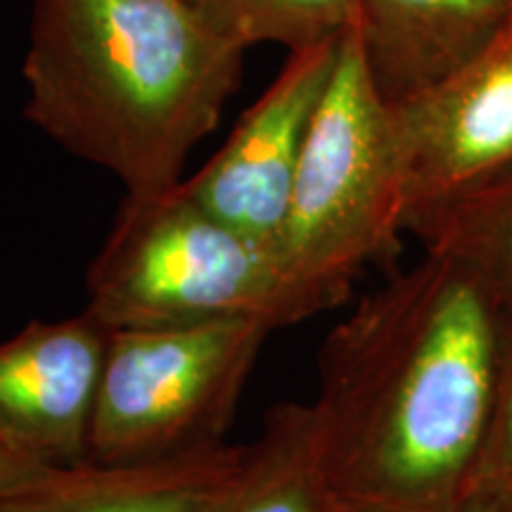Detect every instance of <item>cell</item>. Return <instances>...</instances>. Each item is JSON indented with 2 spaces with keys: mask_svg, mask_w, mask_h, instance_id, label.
<instances>
[{
  "mask_svg": "<svg viewBox=\"0 0 512 512\" xmlns=\"http://www.w3.org/2000/svg\"><path fill=\"white\" fill-rule=\"evenodd\" d=\"M508 318L451 256L366 294L318 354L330 512H458L479 491Z\"/></svg>",
  "mask_w": 512,
  "mask_h": 512,
  "instance_id": "obj_1",
  "label": "cell"
},
{
  "mask_svg": "<svg viewBox=\"0 0 512 512\" xmlns=\"http://www.w3.org/2000/svg\"><path fill=\"white\" fill-rule=\"evenodd\" d=\"M245 53L188 0H34L24 117L126 192L174 188Z\"/></svg>",
  "mask_w": 512,
  "mask_h": 512,
  "instance_id": "obj_2",
  "label": "cell"
},
{
  "mask_svg": "<svg viewBox=\"0 0 512 512\" xmlns=\"http://www.w3.org/2000/svg\"><path fill=\"white\" fill-rule=\"evenodd\" d=\"M403 233L392 107L351 27L306 131L280 259L313 318L347 302L368 266L392 264Z\"/></svg>",
  "mask_w": 512,
  "mask_h": 512,
  "instance_id": "obj_3",
  "label": "cell"
},
{
  "mask_svg": "<svg viewBox=\"0 0 512 512\" xmlns=\"http://www.w3.org/2000/svg\"><path fill=\"white\" fill-rule=\"evenodd\" d=\"M86 292L83 311L105 330L254 318L275 332L311 318L278 249L209 214L183 181L126 192Z\"/></svg>",
  "mask_w": 512,
  "mask_h": 512,
  "instance_id": "obj_4",
  "label": "cell"
},
{
  "mask_svg": "<svg viewBox=\"0 0 512 512\" xmlns=\"http://www.w3.org/2000/svg\"><path fill=\"white\" fill-rule=\"evenodd\" d=\"M271 332L254 318L110 330L88 463H162L226 444Z\"/></svg>",
  "mask_w": 512,
  "mask_h": 512,
  "instance_id": "obj_5",
  "label": "cell"
},
{
  "mask_svg": "<svg viewBox=\"0 0 512 512\" xmlns=\"http://www.w3.org/2000/svg\"><path fill=\"white\" fill-rule=\"evenodd\" d=\"M389 107L408 233L427 214L512 166V38Z\"/></svg>",
  "mask_w": 512,
  "mask_h": 512,
  "instance_id": "obj_6",
  "label": "cell"
},
{
  "mask_svg": "<svg viewBox=\"0 0 512 512\" xmlns=\"http://www.w3.org/2000/svg\"><path fill=\"white\" fill-rule=\"evenodd\" d=\"M339 41L292 50L221 150L183 181L209 214L278 252L306 131L335 69Z\"/></svg>",
  "mask_w": 512,
  "mask_h": 512,
  "instance_id": "obj_7",
  "label": "cell"
},
{
  "mask_svg": "<svg viewBox=\"0 0 512 512\" xmlns=\"http://www.w3.org/2000/svg\"><path fill=\"white\" fill-rule=\"evenodd\" d=\"M107 335L81 311L0 342V439L43 465H88Z\"/></svg>",
  "mask_w": 512,
  "mask_h": 512,
  "instance_id": "obj_8",
  "label": "cell"
},
{
  "mask_svg": "<svg viewBox=\"0 0 512 512\" xmlns=\"http://www.w3.org/2000/svg\"><path fill=\"white\" fill-rule=\"evenodd\" d=\"M354 27L377 91L396 105L512 38V0H358Z\"/></svg>",
  "mask_w": 512,
  "mask_h": 512,
  "instance_id": "obj_9",
  "label": "cell"
},
{
  "mask_svg": "<svg viewBox=\"0 0 512 512\" xmlns=\"http://www.w3.org/2000/svg\"><path fill=\"white\" fill-rule=\"evenodd\" d=\"M249 444H223L145 465L60 467L0 496V512H221L249 463Z\"/></svg>",
  "mask_w": 512,
  "mask_h": 512,
  "instance_id": "obj_10",
  "label": "cell"
},
{
  "mask_svg": "<svg viewBox=\"0 0 512 512\" xmlns=\"http://www.w3.org/2000/svg\"><path fill=\"white\" fill-rule=\"evenodd\" d=\"M221 512H330L311 403H278Z\"/></svg>",
  "mask_w": 512,
  "mask_h": 512,
  "instance_id": "obj_11",
  "label": "cell"
},
{
  "mask_svg": "<svg viewBox=\"0 0 512 512\" xmlns=\"http://www.w3.org/2000/svg\"><path fill=\"white\" fill-rule=\"evenodd\" d=\"M465 266L512 323V166L408 230Z\"/></svg>",
  "mask_w": 512,
  "mask_h": 512,
  "instance_id": "obj_12",
  "label": "cell"
},
{
  "mask_svg": "<svg viewBox=\"0 0 512 512\" xmlns=\"http://www.w3.org/2000/svg\"><path fill=\"white\" fill-rule=\"evenodd\" d=\"M219 34L242 48L278 43L304 50L337 41L356 24L358 0H188Z\"/></svg>",
  "mask_w": 512,
  "mask_h": 512,
  "instance_id": "obj_13",
  "label": "cell"
},
{
  "mask_svg": "<svg viewBox=\"0 0 512 512\" xmlns=\"http://www.w3.org/2000/svg\"><path fill=\"white\" fill-rule=\"evenodd\" d=\"M479 489L496 491L512 498V323L508 320L503 342L501 375H498V392L494 420H491L489 446L479 477Z\"/></svg>",
  "mask_w": 512,
  "mask_h": 512,
  "instance_id": "obj_14",
  "label": "cell"
},
{
  "mask_svg": "<svg viewBox=\"0 0 512 512\" xmlns=\"http://www.w3.org/2000/svg\"><path fill=\"white\" fill-rule=\"evenodd\" d=\"M55 470H60V467L38 463V460L22 453L5 439H0V496L41 482V479L53 475Z\"/></svg>",
  "mask_w": 512,
  "mask_h": 512,
  "instance_id": "obj_15",
  "label": "cell"
},
{
  "mask_svg": "<svg viewBox=\"0 0 512 512\" xmlns=\"http://www.w3.org/2000/svg\"><path fill=\"white\" fill-rule=\"evenodd\" d=\"M458 512H512V498L496 491L479 489Z\"/></svg>",
  "mask_w": 512,
  "mask_h": 512,
  "instance_id": "obj_16",
  "label": "cell"
}]
</instances>
